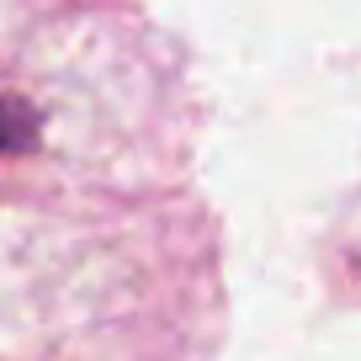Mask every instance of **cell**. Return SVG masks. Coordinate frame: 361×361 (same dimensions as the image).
Returning a JSON list of instances; mask_svg holds the SVG:
<instances>
[{
	"label": "cell",
	"instance_id": "1",
	"mask_svg": "<svg viewBox=\"0 0 361 361\" xmlns=\"http://www.w3.org/2000/svg\"><path fill=\"white\" fill-rule=\"evenodd\" d=\"M32 133H37L32 112H27L22 102H6V96H0V154H6V149H27Z\"/></svg>",
	"mask_w": 361,
	"mask_h": 361
}]
</instances>
